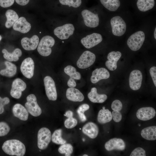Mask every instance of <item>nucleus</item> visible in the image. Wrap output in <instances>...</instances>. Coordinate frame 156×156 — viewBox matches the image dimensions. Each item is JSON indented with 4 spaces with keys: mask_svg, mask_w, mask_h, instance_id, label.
<instances>
[{
    "mask_svg": "<svg viewBox=\"0 0 156 156\" xmlns=\"http://www.w3.org/2000/svg\"><path fill=\"white\" fill-rule=\"evenodd\" d=\"M23 48L27 51L34 50L37 47L39 42V38L36 35L33 36L31 38H23L21 41Z\"/></svg>",
    "mask_w": 156,
    "mask_h": 156,
    "instance_id": "aec40b11",
    "label": "nucleus"
},
{
    "mask_svg": "<svg viewBox=\"0 0 156 156\" xmlns=\"http://www.w3.org/2000/svg\"><path fill=\"white\" fill-rule=\"evenodd\" d=\"M29 0H15L16 3L22 6L26 5L29 3Z\"/></svg>",
    "mask_w": 156,
    "mask_h": 156,
    "instance_id": "a18cd8bd",
    "label": "nucleus"
},
{
    "mask_svg": "<svg viewBox=\"0 0 156 156\" xmlns=\"http://www.w3.org/2000/svg\"><path fill=\"white\" fill-rule=\"evenodd\" d=\"M145 34L141 31H138L131 35L128 38L127 43L132 51H136L142 47L145 39Z\"/></svg>",
    "mask_w": 156,
    "mask_h": 156,
    "instance_id": "7ed1b4c3",
    "label": "nucleus"
},
{
    "mask_svg": "<svg viewBox=\"0 0 156 156\" xmlns=\"http://www.w3.org/2000/svg\"><path fill=\"white\" fill-rule=\"evenodd\" d=\"M66 96L68 100L73 102H81L84 97L82 92L75 88H69L66 92Z\"/></svg>",
    "mask_w": 156,
    "mask_h": 156,
    "instance_id": "5701e85b",
    "label": "nucleus"
},
{
    "mask_svg": "<svg viewBox=\"0 0 156 156\" xmlns=\"http://www.w3.org/2000/svg\"><path fill=\"white\" fill-rule=\"evenodd\" d=\"M111 114L112 118L115 122H118L121 120L122 115L119 111H114Z\"/></svg>",
    "mask_w": 156,
    "mask_h": 156,
    "instance_id": "79ce46f5",
    "label": "nucleus"
},
{
    "mask_svg": "<svg viewBox=\"0 0 156 156\" xmlns=\"http://www.w3.org/2000/svg\"><path fill=\"white\" fill-rule=\"evenodd\" d=\"M31 27L30 24L23 17L18 18L13 25L14 30L24 34L29 32Z\"/></svg>",
    "mask_w": 156,
    "mask_h": 156,
    "instance_id": "412c9836",
    "label": "nucleus"
},
{
    "mask_svg": "<svg viewBox=\"0 0 156 156\" xmlns=\"http://www.w3.org/2000/svg\"><path fill=\"white\" fill-rule=\"evenodd\" d=\"M92 74L90 81L93 83H96L102 79H107L110 77L109 71L104 68L96 69L93 71Z\"/></svg>",
    "mask_w": 156,
    "mask_h": 156,
    "instance_id": "6ab92c4d",
    "label": "nucleus"
},
{
    "mask_svg": "<svg viewBox=\"0 0 156 156\" xmlns=\"http://www.w3.org/2000/svg\"><path fill=\"white\" fill-rule=\"evenodd\" d=\"M90 106L87 104H83L80 106L77 109V112L80 119L82 122H84L86 120V118L84 112L89 109Z\"/></svg>",
    "mask_w": 156,
    "mask_h": 156,
    "instance_id": "f704fd0d",
    "label": "nucleus"
},
{
    "mask_svg": "<svg viewBox=\"0 0 156 156\" xmlns=\"http://www.w3.org/2000/svg\"><path fill=\"white\" fill-rule=\"evenodd\" d=\"M27 102L25 104L26 109L31 115L37 117L42 113V110L37 103L36 98L35 95L31 94L26 98Z\"/></svg>",
    "mask_w": 156,
    "mask_h": 156,
    "instance_id": "0eeeda50",
    "label": "nucleus"
},
{
    "mask_svg": "<svg viewBox=\"0 0 156 156\" xmlns=\"http://www.w3.org/2000/svg\"><path fill=\"white\" fill-rule=\"evenodd\" d=\"M89 100L94 103H102L104 102L107 99V95L105 94H99L97 93V89L93 87L88 94Z\"/></svg>",
    "mask_w": 156,
    "mask_h": 156,
    "instance_id": "393cba45",
    "label": "nucleus"
},
{
    "mask_svg": "<svg viewBox=\"0 0 156 156\" xmlns=\"http://www.w3.org/2000/svg\"><path fill=\"white\" fill-rule=\"evenodd\" d=\"M138 125L139 126H141V124H138Z\"/></svg>",
    "mask_w": 156,
    "mask_h": 156,
    "instance_id": "603ef678",
    "label": "nucleus"
},
{
    "mask_svg": "<svg viewBox=\"0 0 156 156\" xmlns=\"http://www.w3.org/2000/svg\"><path fill=\"white\" fill-rule=\"evenodd\" d=\"M111 112L108 109H101L99 112L97 120L101 124H105L110 122L112 120Z\"/></svg>",
    "mask_w": 156,
    "mask_h": 156,
    "instance_id": "c756f323",
    "label": "nucleus"
},
{
    "mask_svg": "<svg viewBox=\"0 0 156 156\" xmlns=\"http://www.w3.org/2000/svg\"><path fill=\"white\" fill-rule=\"evenodd\" d=\"M12 112L15 116L21 120L26 121L28 119V112L20 104L16 103L14 105L12 108Z\"/></svg>",
    "mask_w": 156,
    "mask_h": 156,
    "instance_id": "b1692460",
    "label": "nucleus"
},
{
    "mask_svg": "<svg viewBox=\"0 0 156 156\" xmlns=\"http://www.w3.org/2000/svg\"><path fill=\"white\" fill-rule=\"evenodd\" d=\"M105 147L107 151L113 150L123 151L125 148V142L120 138H114L111 139L105 144Z\"/></svg>",
    "mask_w": 156,
    "mask_h": 156,
    "instance_id": "dca6fc26",
    "label": "nucleus"
},
{
    "mask_svg": "<svg viewBox=\"0 0 156 156\" xmlns=\"http://www.w3.org/2000/svg\"><path fill=\"white\" fill-rule=\"evenodd\" d=\"M27 87L25 83L21 79L17 78L12 82L10 94L12 97L19 99L21 96L22 92Z\"/></svg>",
    "mask_w": 156,
    "mask_h": 156,
    "instance_id": "9b49d317",
    "label": "nucleus"
},
{
    "mask_svg": "<svg viewBox=\"0 0 156 156\" xmlns=\"http://www.w3.org/2000/svg\"><path fill=\"white\" fill-rule=\"evenodd\" d=\"M83 133L92 139L96 138L99 133L97 125L94 122H89L86 124L83 127Z\"/></svg>",
    "mask_w": 156,
    "mask_h": 156,
    "instance_id": "4be33fe9",
    "label": "nucleus"
},
{
    "mask_svg": "<svg viewBox=\"0 0 156 156\" xmlns=\"http://www.w3.org/2000/svg\"><path fill=\"white\" fill-rule=\"evenodd\" d=\"M1 39H2V37H1V36L0 35V41H1Z\"/></svg>",
    "mask_w": 156,
    "mask_h": 156,
    "instance_id": "09e8293b",
    "label": "nucleus"
},
{
    "mask_svg": "<svg viewBox=\"0 0 156 156\" xmlns=\"http://www.w3.org/2000/svg\"><path fill=\"white\" fill-rule=\"evenodd\" d=\"M64 71L70 77L67 82L68 87L72 88L75 87L77 84L75 80H79L81 79L80 73L77 71L75 67L70 65L66 66L64 68Z\"/></svg>",
    "mask_w": 156,
    "mask_h": 156,
    "instance_id": "9d476101",
    "label": "nucleus"
},
{
    "mask_svg": "<svg viewBox=\"0 0 156 156\" xmlns=\"http://www.w3.org/2000/svg\"><path fill=\"white\" fill-rule=\"evenodd\" d=\"M102 40V37L100 34L93 33L82 38L81 42L85 47L90 49L99 44Z\"/></svg>",
    "mask_w": 156,
    "mask_h": 156,
    "instance_id": "4468645a",
    "label": "nucleus"
},
{
    "mask_svg": "<svg viewBox=\"0 0 156 156\" xmlns=\"http://www.w3.org/2000/svg\"><path fill=\"white\" fill-rule=\"evenodd\" d=\"M142 80V75L140 70H135L132 71L129 78L130 88L134 90H139L141 86Z\"/></svg>",
    "mask_w": 156,
    "mask_h": 156,
    "instance_id": "2eb2a0df",
    "label": "nucleus"
},
{
    "mask_svg": "<svg viewBox=\"0 0 156 156\" xmlns=\"http://www.w3.org/2000/svg\"><path fill=\"white\" fill-rule=\"evenodd\" d=\"M155 4L154 0H138L137 5L139 10L145 12L153 8Z\"/></svg>",
    "mask_w": 156,
    "mask_h": 156,
    "instance_id": "7c9ffc66",
    "label": "nucleus"
},
{
    "mask_svg": "<svg viewBox=\"0 0 156 156\" xmlns=\"http://www.w3.org/2000/svg\"><path fill=\"white\" fill-rule=\"evenodd\" d=\"M62 5H68L69 7L72 6L75 8L79 7L81 3V0H59Z\"/></svg>",
    "mask_w": 156,
    "mask_h": 156,
    "instance_id": "c9c22d12",
    "label": "nucleus"
},
{
    "mask_svg": "<svg viewBox=\"0 0 156 156\" xmlns=\"http://www.w3.org/2000/svg\"><path fill=\"white\" fill-rule=\"evenodd\" d=\"M145 150L141 147H138L135 149L131 153L130 156H145Z\"/></svg>",
    "mask_w": 156,
    "mask_h": 156,
    "instance_id": "58836bf2",
    "label": "nucleus"
},
{
    "mask_svg": "<svg viewBox=\"0 0 156 156\" xmlns=\"http://www.w3.org/2000/svg\"><path fill=\"white\" fill-rule=\"evenodd\" d=\"M81 13L84 23L87 26L94 28L99 25V18L97 14H94L87 10H83Z\"/></svg>",
    "mask_w": 156,
    "mask_h": 156,
    "instance_id": "ddd939ff",
    "label": "nucleus"
},
{
    "mask_svg": "<svg viewBox=\"0 0 156 156\" xmlns=\"http://www.w3.org/2000/svg\"><path fill=\"white\" fill-rule=\"evenodd\" d=\"M150 73L155 86H156V67L153 66L150 69Z\"/></svg>",
    "mask_w": 156,
    "mask_h": 156,
    "instance_id": "c03bdc74",
    "label": "nucleus"
},
{
    "mask_svg": "<svg viewBox=\"0 0 156 156\" xmlns=\"http://www.w3.org/2000/svg\"><path fill=\"white\" fill-rule=\"evenodd\" d=\"M75 28L71 24H67L56 28L54 30V34L61 40L68 38L74 33Z\"/></svg>",
    "mask_w": 156,
    "mask_h": 156,
    "instance_id": "1a4fd4ad",
    "label": "nucleus"
},
{
    "mask_svg": "<svg viewBox=\"0 0 156 156\" xmlns=\"http://www.w3.org/2000/svg\"><path fill=\"white\" fill-rule=\"evenodd\" d=\"M2 52L3 53L4 58L10 62L18 61L19 57L22 55V52L19 48L16 49L12 53L9 52L6 49H4L2 50Z\"/></svg>",
    "mask_w": 156,
    "mask_h": 156,
    "instance_id": "bb28decb",
    "label": "nucleus"
},
{
    "mask_svg": "<svg viewBox=\"0 0 156 156\" xmlns=\"http://www.w3.org/2000/svg\"><path fill=\"white\" fill-rule=\"evenodd\" d=\"M77 120L73 117L68 118L64 122L65 127L67 129H72L75 127L77 125Z\"/></svg>",
    "mask_w": 156,
    "mask_h": 156,
    "instance_id": "4c0bfd02",
    "label": "nucleus"
},
{
    "mask_svg": "<svg viewBox=\"0 0 156 156\" xmlns=\"http://www.w3.org/2000/svg\"><path fill=\"white\" fill-rule=\"evenodd\" d=\"M142 136L148 140H155L156 139V126H152L145 128L141 132Z\"/></svg>",
    "mask_w": 156,
    "mask_h": 156,
    "instance_id": "cd10ccee",
    "label": "nucleus"
},
{
    "mask_svg": "<svg viewBox=\"0 0 156 156\" xmlns=\"http://www.w3.org/2000/svg\"><path fill=\"white\" fill-rule=\"evenodd\" d=\"M14 0H0V6L3 8H7L12 5Z\"/></svg>",
    "mask_w": 156,
    "mask_h": 156,
    "instance_id": "37998d69",
    "label": "nucleus"
},
{
    "mask_svg": "<svg viewBox=\"0 0 156 156\" xmlns=\"http://www.w3.org/2000/svg\"><path fill=\"white\" fill-rule=\"evenodd\" d=\"M73 148L70 144H64L58 149V152L61 154H65L66 156H70L73 152Z\"/></svg>",
    "mask_w": 156,
    "mask_h": 156,
    "instance_id": "72a5a7b5",
    "label": "nucleus"
},
{
    "mask_svg": "<svg viewBox=\"0 0 156 156\" xmlns=\"http://www.w3.org/2000/svg\"><path fill=\"white\" fill-rule=\"evenodd\" d=\"M103 109H105V107H103Z\"/></svg>",
    "mask_w": 156,
    "mask_h": 156,
    "instance_id": "3c124183",
    "label": "nucleus"
},
{
    "mask_svg": "<svg viewBox=\"0 0 156 156\" xmlns=\"http://www.w3.org/2000/svg\"><path fill=\"white\" fill-rule=\"evenodd\" d=\"M121 55V53L119 51H112L109 53L107 57L108 60L105 62L106 67L111 71L116 70L117 67V62Z\"/></svg>",
    "mask_w": 156,
    "mask_h": 156,
    "instance_id": "a211bd4d",
    "label": "nucleus"
},
{
    "mask_svg": "<svg viewBox=\"0 0 156 156\" xmlns=\"http://www.w3.org/2000/svg\"><path fill=\"white\" fill-rule=\"evenodd\" d=\"M54 39L49 36H46L43 37L38 45L37 51L41 55L47 57L51 53V48L55 44Z\"/></svg>",
    "mask_w": 156,
    "mask_h": 156,
    "instance_id": "f03ea898",
    "label": "nucleus"
},
{
    "mask_svg": "<svg viewBox=\"0 0 156 156\" xmlns=\"http://www.w3.org/2000/svg\"><path fill=\"white\" fill-rule=\"evenodd\" d=\"M73 113L72 111L68 110L66 112L64 115L68 118H69L73 117Z\"/></svg>",
    "mask_w": 156,
    "mask_h": 156,
    "instance_id": "49530a36",
    "label": "nucleus"
},
{
    "mask_svg": "<svg viewBox=\"0 0 156 156\" xmlns=\"http://www.w3.org/2000/svg\"><path fill=\"white\" fill-rule=\"evenodd\" d=\"M110 24L113 34L116 36H120L125 32L127 26L122 18L118 16L113 17L111 19Z\"/></svg>",
    "mask_w": 156,
    "mask_h": 156,
    "instance_id": "20e7f679",
    "label": "nucleus"
},
{
    "mask_svg": "<svg viewBox=\"0 0 156 156\" xmlns=\"http://www.w3.org/2000/svg\"><path fill=\"white\" fill-rule=\"evenodd\" d=\"M102 5L111 11H116L120 5L119 0H100Z\"/></svg>",
    "mask_w": 156,
    "mask_h": 156,
    "instance_id": "2f4dec72",
    "label": "nucleus"
},
{
    "mask_svg": "<svg viewBox=\"0 0 156 156\" xmlns=\"http://www.w3.org/2000/svg\"><path fill=\"white\" fill-rule=\"evenodd\" d=\"M122 105L121 102L118 100L114 101L111 104L112 109L114 111H119L122 108Z\"/></svg>",
    "mask_w": 156,
    "mask_h": 156,
    "instance_id": "ea45409f",
    "label": "nucleus"
},
{
    "mask_svg": "<svg viewBox=\"0 0 156 156\" xmlns=\"http://www.w3.org/2000/svg\"><path fill=\"white\" fill-rule=\"evenodd\" d=\"M37 138L38 147L41 150L45 149L51 142V132L47 128H42L38 131Z\"/></svg>",
    "mask_w": 156,
    "mask_h": 156,
    "instance_id": "423d86ee",
    "label": "nucleus"
},
{
    "mask_svg": "<svg viewBox=\"0 0 156 156\" xmlns=\"http://www.w3.org/2000/svg\"><path fill=\"white\" fill-rule=\"evenodd\" d=\"M4 63L6 68L0 71V74L8 77L14 76L17 72V67L16 65L8 61H5Z\"/></svg>",
    "mask_w": 156,
    "mask_h": 156,
    "instance_id": "a878e982",
    "label": "nucleus"
},
{
    "mask_svg": "<svg viewBox=\"0 0 156 156\" xmlns=\"http://www.w3.org/2000/svg\"><path fill=\"white\" fill-rule=\"evenodd\" d=\"M7 21L5 25L6 27L9 28L11 27L18 18V16L14 10L11 9L8 10L5 13Z\"/></svg>",
    "mask_w": 156,
    "mask_h": 156,
    "instance_id": "c85d7f7f",
    "label": "nucleus"
},
{
    "mask_svg": "<svg viewBox=\"0 0 156 156\" xmlns=\"http://www.w3.org/2000/svg\"><path fill=\"white\" fill-rule=\"evenodd\" d=\"M10 102V99L8 97L2 98L0 97V114L3 113L4 112V106L8 104Z\"/></svg>",
    "mask_w": 156,
    "mask_h": 156,
    "instance_id": "a19ab883",
    "label": "nucleus"
},
{
    "mask_svg": "<svg viewBox=\"0 0 156 156\" xmlns=\"http://www.w3.org/2000/svg\"><path fill=\"white\" fill-rule=\"evenodd\" d=\"M156 111L151 107H143L139 109L136 114L137 118L143 121H146L153 118L156 114Z\"/></svg>",
    "mask_w": 156,
    "mask_h": 156,
    "instance_id": "f3484780",
    "label": "nucleus"
},
{
    "mask_svg": "<svg viewBox=\"0 0 156 156\" xmlns=\"http://www.w3.org/2000/svg\"><path fill=\"white\" fill-rule=\"evenodd\" d=\"M34 69V63L31 58H27L22 62L20 66L21 71L26 78L30 79L33 77Z\"/></svg>",
    "mask_w": 156,
    "mask_h": 156,
    "instance_id": "f8f14e48",
    "label": "nucleus"
},
{
    "mask_svg": "<svg viewBox=\"0 0 156 156\" xmlns=\"http://www.w3.org/2000/svg\"><path fill=\"white\" fill-rule=\"evenodd\" d=\"M62 132L61 129L56 130L54 132L51 138L53 143L58 144H63L66 143V141L62 137Z\"/></svg>",
    "mask_w": 156,
    "mask_h": 156,
    "instance_id": "473e14b6",
    "label": "nucleus"
},
{
    "mask_svg": "<svg viewBox=\"0 0 156 156\" xmlns=\"http://www.w3.org/2000/svg\"><path fill=\"white\" fill-rule=\"evenodd\" d=\"M44 82L46 94L50 100L55 101L57 98V93L55 82L50 76H45Z\"/></svg>",
    "mask_w": 156,
    "mask_h": 156,
    "instance_id": "6e6552de",
    "label": "nucleus"
},
{
    "mask_svg": "<svg viewBox=\"0 0 156 156\" xmlns=\"http://www.w3.org/2000/svg\"><path fill=\"white\" fill-rule=\"evenodd\" d=\"M83 141H84V139H83Z\"/></svg>",
    "mask_w": 156,
    "mask_h": 156,
    "instance_id": "864d4df0",
    "label": "nucleus"
},
{
    "mask_svg": "<svg viewBox=\"0 0 156 156\" xmlns=\"http://www.w3.org/2000/svg\"><path fill=\"white\" fill-rule=\"evenodd\" d=\"M156 28L155 27V28L154 32V37L155 40L156 39Z\"/></svg>",
    "mask_w": 156,
    "mask_h": 156,
    "instance_id": "de8ad7c7",
    "label": "nucleus"
},
{
    "mask_svg": "<svg viewBox=\"0 0 156 156\" xmlns=\"http://www.w3.org/2000/svg\"><path fill=\"white\" fill-rule=\"evenodd\" d=\"M2 148L5 153L10 155L23 156L26 151L24 144L20 141L16 139L5 141Z\"/></svg>",
    "mask_w": 156,
    "mask_h": 156,
    "instance_id": "f257e3e1",
    "label": "nucleus"
},
{
    "mask_svg": "<svg viewBox=\"0 0 156 156\" xmlns=\"http://www.w3.org/2000/svg\"><path fill=\"white\" fill-rule=\"evenodd\" d=\"M10 130V127L6 123L3 122H0V136L7 135Z\"/></svg>",
    "mask_w": 156,
    "mask_h": 156,
    "instance_id": "e433bc0d",
    "label": "nucleus"
},
{
    "mask_svg": "<svg viewBox=\"0 0 156 156\" xmlns=\"http://www.w3.org/2000/svg\"><path fill=\"white\" fill-rule=\"evenodd\" d=\"M95 60V55L90 51H86L82 53L77 60V66L80 69H86L92 66Z\"/></svg>",
    "mask_w": 156,
    "mask_h": 156,
    "instance_id": "39448f33",
    "label": "nucleus"
},
{
    "mask_svg": "<svg viewBox=\"0 0 156 156\" xmlns=\"http://www.w3.org/2000/svg\"><path fill=\"white\" fill-rule=\"evenodd\" d=\"M83 156H88V155H87L84 154V155H83Z\"/></svg>",
    "mask_w": 156,
    "mask_h": 156,
    "instance_id": "8fccbe9b",
    "label": "nucleus"
}]
</instances>
